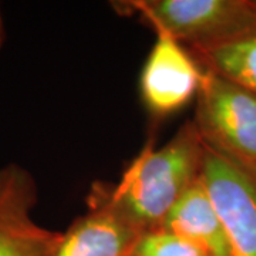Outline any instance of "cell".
Returning <instances> with one entry per match:
<instances>
[{
    "instance_id": "1",
    "label": "cell",
    "mask_w": 256,
    "mask_h": 256,
    "mask_svg": "<svg viewBox=\"0 0 256 256\" xmlns=\"http://www.w3.org/2000/svg\"><path fill=\"white\" fill-rule=\"evenodd\" d=\"M202 156L204 141L191 120L160 150L146 146L118 182L96 184L88 206L111 210L142 234L158 230L184 194L198 181Z\"/></svg>"
},
{
    "instance_id": "11",
    "label": "cell",
    "mask_w": 256,
    "mask_h": 256,
    "mask_svg": "<svg viewBox=\"0 0 256 256\" xmlns=\"http://www.w3.org/2000/svg\"><path fill=\"white\" fill-rule=\"evenodd\" d=\"M4 42H6V30H4V22L2 16V10H0V48L3 47Z\"/></svg>"
},
{
    "instance_id": "10",
    "label": "cell",
    "mask_w": 256,
    "mask_h": 256,
    "mask_svg": "<svg viewBox=\"0 0 256 256\" xmlns=\"http://www.w3.org/2000/svg\"><path fill=\"white\" fill-rule=\"evenodd\" d=\"M136 256H210V254L176 234L158 229L141 236Z\"/></svg>"
},
{
    "instance_id": "8",
    "label": "cell",
    "mask_w": 256,
    "mask_h": 256,
    "mask_svg": "<svg viewBox=\"0 0 256 256\" xmlns=\"http://www.w3.org/2000/svg\"><path fill=\"white\" fill-rule=\"evenodd\" d=\"M161 229L196 244L210 256H232L225 226L201 178L184 194Z\"/></svg>"
},
{
    "instance_id": "9",
    "label": "cell",
    "mask_w": 256,
    "mask_h": 256,
    "mask_svg": "<svg viewBox=\"0 0 256 256\" xmlns=\"http://www.w3.org/2000/svg\"><path fill=\"white\" fill-rule=\"evenodd\" d=\"M190 52L204 70L220 74L256 94V30L220 46Z\"/></svg>"
},
{
    "instance_id": "2",
    "label": "cell",
    "mask_w": 256,
    "mask_h": 256,
    "mask_svg": "<svg viewBox=\"0 0 256 256\" xmlns=\"http://www.w3.org/2000/svg\"><path fill=\"white\" fill-rule=\"evenodd\" d=\"M114 8L188 50L220 46L256 30L255 0H131Z\"/></svg>"
},
{
    "instance_id": "4",
    "label": "cell",
    "mask_w": 256,
    "mask_h": 256,
    "mask_svg": "<svg viewBox=\"0 0 256 256\" xmlns=\"http://www.w3.org/2000/svg\"><path fill=\"white\" fill-rule=\"evenodd\" d=\"M200 178L225 226L232 256H256V168L204 142Z\"/></svg>"
},
{
    "instance_id": "6",
    "label": "cell",
    "mask_w": 256,
    "mask_h": 256,
    "mask_svg": "<svg viewBox=\"0 0 256 256\" xmlns=\"http://www.w3.org/2000/svg\"><path fill=\"white\" fill-rule=\"evenodd\" d=\"M38 200L34 176L24 166L0 168V256H48L62 232L43 228L32 212Z\"/></svg>"
},
{
    "instance_id": "3",
    "label": "cell",
    "mask_w": 256,
    "mask_h": 256,
    "mask_svg": "<svg viewBox=\"0 0 256 256\" xmlns=\"http://www.w3.org/2000/svg\"><path fill=\"white\" fill-rule=\"evenodd\" d=\"M192 121L206 146L256 168L255 92L205 70Z\"/></svg>"
},
{
    "instance_id": "12",
    "label": "cell",
    "mask_w": 256,
    "mask_h": 256,
    "mask_svg": "<svg viewBox=\"0 0 256 256\" xmlns=\"http://www.w3.org/2000/svg\"><path fill=\"white\" fill-rule=\"evenodd\" d=\"M255 3H256V0H255Z\"/></svg>"
},
{
    "instance_id": "7",
    "label": "cell",
    "mask_w": 256,
    "mask_h": 256,
    "mask_svg": "<svg viewBox=\"0 0 256 256\" xmlns=\"http://www.w3.org/2000/svg\"><path fill=\"white\" fill-rule=\"evenodd\" d=\"M88 208L86 215L62 232L58 244L48 256H136L144 234L111 210Z\"/></svg>"
},
{
    "instance_id": "5",
    "label": "cell",
    "mask_w": 256,
    "mask_h": 256,
    "mask_svg": "<svg viewBox=\"0 0 256 256\" xmlns=\"http://www.w3.org/2000/svg\"><path fill=\"white\" fill-rule=\"evenodd\" d=\"M205 70L192 53L166 34H156L140 78L141 98L152 116L164 118L196 100Z\"/></svg>"
}]
</instances>
